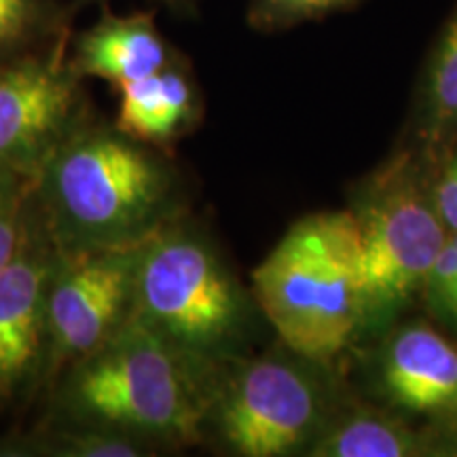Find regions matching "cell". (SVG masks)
I'll list each match as a JSON object with an SVG mask.
<instances>
[{"mask_svg":"<svg viewBox=\"0 0 457 457\" xmlns=\"http://www.w3.org/2000/svg\"><path fill=\"white\" fill-rule=\"evenodd\" d=\"M34 212L57 253L136 248L179 219L174 171L155 146L79 121L38 171Z\"/></svg>","mask_w":457,"mask_h":457,"instance_id":"obj_1","label":"cell"},{"mask_svg":"<svg viewBox=\"0 0 457 457\" xmlns=\"http://www.w3.org/2000/svg\"><path fill=\"white\" fill-rule=\"evenodd\" d=\"M225 367L182 352L131 316L68 367L57 390V421L104 428L157 447L204 441Z\"/></svg>","mask_w":457,"mask_h":457,"instance_id":"obj_2","label":"cell"},{"mask_svg":"<svg viewBox=\"0 0 457 457\" xmlns=\"http://www.w3.org/2000/svg\"><path fill=\"white\" fill-rule=\"evenodd\" d=\"M256 307L288 352L330 367L362 335V248L352 210L310 214L253 271Z\"/></svg>","mask_w":457,"mask_h":457,"instance_id":"obj_3","label":"cell"},{"mask_svg":"<svg viewBox=\"0 0 457 457\" xmlns=\"http://www.w3.org/2000/svg\"><path fill=\"white\" fill-rule=\"evenodd\" d=\"M259 310L219 250L179 219L138 245L131 316L204 362H236Z\"/></svg>","mask_w":457,"mask_h":457,"instance_id":"obj_4","label":"cell"},{"mask_svg":"<svg viewBox=\"0 0 457 457\" xmlns=\"http://www.w3.org/2000/svg\"><path fill=\"white\" fill-rule=\"evenodd\" d=\"M352 214L362 248V333L384 337L421 295L451 233L409 153L362 187Z\"/></svg>","mask_w":457,"mask_h":457,"instance_id":"obj_5","label":"cell"},{"mask_svg":"<svg viewBox=\"0 0 457 457\" xmlns=\"http://www.w3.org/2000/svg\"><path fill=\"white\" fill-rule=\"evenodd\" d=\"M296 356L236 360L222 370L208 428L228 453L284 457L310 451L333 417L318 375Z\"/></svg>","mask_w":457,"mask_h":457,"instance_id":"obj_6","label":"cell"},{"mask_svg":"<svg viewBox=\"0 0 457 457\" xmlns=\"http://www.w3.org/2000/svg\"><path fill=\"white\" fill-rule=\"evenodd\" d=\"M136 248L57 253L47 286V375L100 347L131 313Z\"/></svg>","mask_w":457,"mask_h":457,"instance_id":"obj_7","label":"cell"},{"mask_svg":"<svg viewBox=\"0 0 457 457\" xmlns=\"http://www.w3.org/2000/svg\"><path fill=\"white\" fill-rule=\"evenodd\" d=\"M79 121V77L62 57L0 66V168L37 180Z\"/></svg>","mask_w":457,"mask_h":457,"instance_id":"obj_8","label":"cell"},{"mask_svg":"<svg viewBox=\"0 0 457 457\" xmlns=\"http://www.w3.org/2000/svg\"><path fill=\"white\" fill-rule=\"evenodd\" d=\"M55 259V245L34 212L24 248L0 270V409L47 377L45 301Z\"/></svg>","mask_w":457,"mask_h":457,"instance_id":"obj_9","label":"cell"},{"mask_svg":"<svg viewBox=\"0 0 457 457\" xmlns=\"http://www.w3.org/2000/svg\"><path fill=\"white\" fill-rule=\"evenodd\" d=\"M375 379L392 407L457 432V343L432 324L387 330L375 358Z\"/></svg>","mask_w":457,"mask_h":457,"instance_id":"obj_10","label":"cell"},{"mask_svg":"<svg viewBox=\"0 0 457 457\" xmlns=\"http://www.w3.org/2000/svg\"><path fill=\"white\" fill-rule=\"evenodd\" d=\"M312 457H430L457 455V432L409 426L375 409L333 415L312 445Z\"/></svg>","mask_w":457,"mask_h":457,"instance_id":"obj_11","label":"cell"},{"mask_svg":"<svg viewBox=\"0 0 457 457\" xmlns=\"http://www.w3.org/2000/svg\"><path fill=\"white\" fill-rule=\"evenodd\" d=\"M170 64L168 45L151 15H106L74 45L77 77L104 79L114 87L155 74Z\"/></svg>","mask_w":457,"mask_h":457,"instance_id":"obj_12","label":"cell"},{"mask_svg":"<svg viewBox=\"0 0 457 457\" xmlns=\"http://www.w3.org/2000/svg\"><path fill=\"white\" fill-rule=\"evenodd\" d=\"M119 112L114 128L148 146H165L191 128L197 96L191 79L168 64L155 74L117 85Z\"/></svg>","mask_w":457,"mask_h":457,"instance_id":"obj_13","label":"cell"},{"mask_svg":"<svg viewBox=\"0 0 457 457\" xmlns=\"http://www.w3.org/2000/svg\"><path fill=\"white\" fill-rule=\"evenodd\" d=\"M424 131L428 146L443 145L457 134V11L445 28L428 74Z\"/></svg>","mask_w":457,"mask_h":457,"instance_id":"obj_14","label":"cell"},{"mask_svg":"<svg viewBox=\"0 0 457 457\" xmlns=\"http://www.w3.org/2000/svg\"><path fill=\"white\" fill-rule=\"evenodd\" d=\"M26 453L51 457H140L153 453V449L136 438L104 428L57 421L55 428L43 430L37 441L28 445Z\"/></svg>","mask_w":457,"mask_h":457,"instance_id":"obj_15","label":"cell"},{"mask_svg":"<svg viewBox=\"0 0 457 457\" xmlns=\"http://www.w3.org/2000/svg\"><path fill=\"white\" fill-rule=\"evenodd\" d=\"M34 179L0 168V270L24 248L34 222Z\"/></svg>","mask_w":457,"mask_h":457,"instance_id":"obj_16","label":"cell"},{"mask_svg":"<svg viewBox=\"0 0 457 457\" xmlns=\"http://www.w3.org/2000/svg\"><path fill=\"white\" fill-rule=\"evenodd\" d=\"M43 20L41 0H0V54L24 45Z\"/></svg>","mask_w":457,"mask_h":457,"instance_id":"obj_17","label":"cell"},{"mask_svg":"<svg viewBox=\"0 0 457 457\" xmlns=\"http://www.w3.org/2000/svg\"><path fill=\"white\" fill-rule=\"evenodd\" d=\"M353 0H254V17L265 24H288L335 11Z\"/></svg>","mask_w":457,"mask_h":457,"instance_id":"obj_18","label":"cell"},{"mask_svg":"<svg viewBox=\"0 0 457 457\" xmlns=\"http://www.w3.org/2000/svg\"><path fill=\"white\" fill-rule=\"evenodd\" d=\"M430 188L445 227L451 236H457V146L449 153L436 180L430 182Z\"/></svg>","mask_w":457,"mask_h":457,"instance_id":"obj_19","label":"cell"},{"mask_svg":"<svg viewBox=\"0 0 457 457\" xmlns=\"http://www.w3.org/2000/svg\"><path fill=\"white\" fill-rule=\"evenodd\" d=\"M453 239H455V244H457V236H453Z\"/></svg>","mask_w":457,"mask_h":457,"instance_id":"obj_20","label":"cell"}]
</instances>
